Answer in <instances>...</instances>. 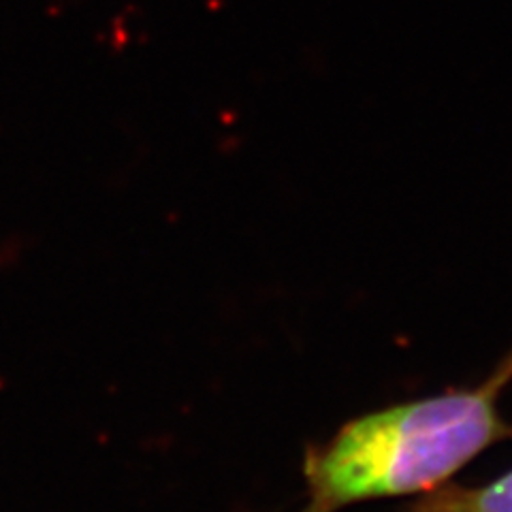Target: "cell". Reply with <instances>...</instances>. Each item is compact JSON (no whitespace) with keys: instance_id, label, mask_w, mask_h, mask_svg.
<instances>
[{"instance_id":"6da1fadb","label":"cell","mask_w":512,"mask_h":512,"mask_svg":"<svg viewBox=\"0 0 512 512\" xmlns=\"http://www.w3.org/2000/svg\"><path fill=\"white\" fill-rule=\"evenodd\" d=\"M512 380V357L483 387L384 408L346 423L303 461L308 504L301 512H338L350 504L425 493L512 436L498 397Z\"/></svg>"},{"instance_id":"7a4b0ae2","label":"cell","mask_w":512,"mask_h":512,"mask_svg":"<svg viewBox=\"0 0 512 512\" xmlns=\"http://www.w3.org/2000/svg\"><path fill=\"white\" fill-rule=\"evenodd\" d=\"M408 512H512V472L485 487H436Z\"/></svg>"}]
</instances>
